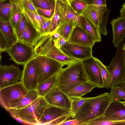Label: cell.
Segmentation results:
<instances>
[{
	"label": "cell",
	"instance_id": "14",
	"mask_svg": "<svg viewBox=\"0 0 125 125\" xmlns=\"http://www.w3.org/2000/svg\"><path fill=\"white\" fill-rule=\"evenodd\" d=\"M67 42L69 43L92 47L96 42L80 25L74 27Z\"/></svg>",
	"mask_w": 125,
	"mask_h": 125
},
{
	"label": "cell",
	"instance_id": "34",
	"mask_svg": "<svg viewBox=\"0 0 125 125\" xmlns=\"http://www.w3.org/2000/svg\"><path fill=\"white\" fill-rule=\"evenodd\" d=\"M69 3L73 9L81 15L88 5L83 0H70Z\"/></svg>",
	"mask_w": 125,
	"mask_h": 125
},
{
	"label": "cell",
	"instance_id": "30",
	"mask_svg": "<svg viewBox=\"0 0 125 125\" xmlns=\"http://www.w3.org/2000/svg\"><path fill=\"white\" fill-rule=\"evenodd\" d=\"M95 59L100 70L104 87L107 89L110 88L111 77L106 66L100 60L95 58Z\"/></svg>",
	"mask_w": 125,
	"mask_h": 125
},
{
	"label": "cell",
	"instance_id": "31",
	"mask_svg": "<svg viewBox=\"0 0 125 125\" xmlns=\"http://www.w3.org/2000/svg\"><path fill=\"white\" fill-rule=\"evenodd\" d=\"M71 102L70 111L72 118H75L79 110L88 97H69Z\"/></svg>",
	"mask_w": 125,
	"mask_h": 125
},
{
	"label": "cell",
	"instance_id": "21",
	"mask_svg": "<svg viewBox=\"0 0 125 125\" xmlns=\"http://www.w3.org/2000/svg\"><path fill=\"white\" fill-rule=\"evenodd\" d=\"M44 36L27 22L21 42L34 46L38 41Z\"/></svg>",
	"mask_w": 125,
	"mask_h": 125
},
{
	"label": "cell",
	"instance_id": "38",
	"mask_svg": "<svg viewBox=\"0 0 125 125\" xmlns=\"http://www.w3.org/2000/svg\"><path fill=\"white\" fill-rule=\"evenodd\" d=\"M72 118L71 112L68 114L61 116L51 122L48 125H59L62 123Z\"/></svg>",
	"mask_w": 125,
	"mask_h": 125
},
{
	"label": "cell",
	"instance_id": "28",
	"mask_svg": "<svg viewBox=\"0 0 125 125\" xmlns=\"http://www.w3.org/2000/svg\"><path fill=\"white\" fill-rule=\"evenodd\" d=\"M125 125V122L113 121L105 116L102 115L86 123L83 125Z\"/></svg>",
	"mask_w": 125,
	"mask_h": 125
},
{
	"label": "cell",
	"instance_id": "13",
	"mask_svg": "<svg viewBox=\"0 0 125 125\" xmlns=\"http://www.w3.org/2000/svg\"><path fill=\"white\" fill-rule=\"evenodd\" d=\"M48 104L63 109L70 110L69 98L56 86L44 97Z\"/></svg>",
	"mask_w": 125,
	"mask_h": 125
},
{
	"label": "cell",
	"instance_id": "1",
	"mask_svg": "<svg viewBox=\"0 0 125 125\" xmlns=\"http://www.w3.org/2000/svg\"><path fill=\"white\" fill-rule=\"evenodd\" d=\"M111 102L108 92L95 97H88L79 110L75 119L82 122L83 125L104 115Z\"/></svg>",
	"mask_w": 125,
	"mask_h": 125
},
{
	"label": "cell",
	"instance_id": "2",
	"mask_svg": "<svg viewBox=\"0 0 125 125\" xmlns=\"http://www.w3.org/2000/svg\"><path fill=\"white\" fill-rule=\"evenodd\" d=\"M87 81L82 61L77 60L59 72L56 86L67 94L77 86Z\"/></svg>",
	"mask_w": 125,
	"mask_h": 125
},
{
	"label": "cell",
	"instance_id": "46",
	"mask_svg": "<svg viewBox=\"0 0 125 125\" xmlns=\"http://www.w3.org/2000/svg\"><path fill=\"white\" fill-rule=\"evenodd\" d=\"M11 115L13 118L15 119V120H16L18 122L21 123H23L24 124H28L27 123L22 120L20 118L17 117L12 115Z\"/></svg>",
	"mask_w": 125,
	"mask_h": 125
},
{
	"label": "cell",
	"instance_id": "48",
	"mask_svg": "<svg viewBox=\"0 0 125 125\" xmlns=\"http://www.w3.org/2000/svg\"><path fill=\"white\" fill-rule=\"evenodd\" d=\"M123 56L124 65L125 72V50L123 51Z\"/></svg>",
	"mask_w": 125,
	"mask_h": 125
},
{
	"label": "cell",
	"instance_id": "50",
	"mask_svg": "<svg viewBox=\"0 0 125 125\" xmlns=\"http://www.w3.org/2000/svg\"><path fill=\"white\" fill-rule=\"evenodd\" d=\"M123 50H125V40L123 44Z\"/></svg>",
	"mask_w": 125,
	"mask_h": 125
},
{
	"label": "cell",
	"instance_id": "37",
	"mask_svg": "<svg viewBox=\"0 0 125 125\" xmlns=\"http://www.w3.org/2000/svg\"><path fill=\"white\" fill-rule=\"evenodd\" d=\"M35 6L44 9H49L53 0H31Z\"/></svg>",
	"mask_w": 125,
	"mask_h": 125
},
{
	"label": "cell",
	"instance_id": "11",
	"mask_svg": "<svg viewBox=\"0 0 125 125\" xmlns=\"http://www.w3.org/2000/svg\"><path fill=\"white\" fill-rule=\"evenodd\" d=\"M23 66L20 81L28 91L36 90L38 84V77L34 57Z\"/></svg>",
	"mask_w": 125,
	"mask_h": 125
},
{
	"label": "cell",
	"instance_id": "51",
	"mask_svg": "<svg viewBox=\"0 0 125 125\" xmlns=\"http://www.w3.org/2000/svg\"><path fill=\"white\" fill-rule=\"evenodd\" d=\"M121 102L125 106V100L123 101H121Z\"/></svg>",
	"mask_w": 125,
	"mask_h": 125
},
{
	"label": "cell",
	"instance_id": "8",
	"mask_svg": "<svg viewBox=\"0 0 125 125\" xmlns=\"http://www.w3.org/2000/svg\"><path fill=\"white\" fill-rule=\"evenodd\" d=\"M5 52L10 56V59L18 65H24L35 56L34 46L18 41Z\"/></svg>",
	"mask_w": 125,
	"mask_h": 125
},
{
	"label": "cell",
	"instance_id": "15",
	"mask_svg": "<svg viewBox=\"0 0 125 125\" xmlns=\"http://www.w3.org/2000/svg\"><path fill=\"white\" fill-rule=\"evenodd\" d=\"M70 112V110L60 108L48 104L39 121L38 125H48L52 121Z\"/></svg>",
	"mask_w": 125,
	"mask_h": 125
},
{
	"label": "cell",
	"instance_id": "35",
	"mask_svg": "<svg viewBox=\"0 0 125 125\" xmlns=\"http://www.w3.org/2000/svg\"><path fill=\"white\" fill-rule=\"evenodd\" d=\"M27 22L25 18L22 13L19 21L15 28L18 41L21 42Z\"/></svg>",
	"mask_w": 125,
	"mask_h": 125
},
{
	"label": "cell",
	"instance_id": "5",
	"mask_svg": "<svg viewBox=\"0 0 125 125\" xmlns=\"http://www.w3.org/2000/svg\"><path fill=\"white\" fill-rule=\"evenodd\" d=\"M38 84L59 72L65 65L52 58L43 56L34 57Z\"/></svg>",
	"mask_w": 125,
	"mask_h": 125
},
{
	"label": "cell",
	"instance_id": "17",
	"mask_svg": "<svg viewBox=\"0 0 125 125\" xmlns=\"http://www.w3.org/2000/svg\"><path fill=\"white\" fill-rule=\"evenodd\" d=\"M104 115L113 121L125 122V106L121 101L111 102Z\"/></svg>",
	"mask_w": 125,
	"mask_h": 125
},
{
	"label": "cell",
	"instance_id": "12",
	"mask_svg": "<svg viewBox=\"0 0 125 125\" xmlns=\"http://www.w3.org/2000/svg\"><path fill=\"white\" fill-rule=\"evenodd\" d=\"M92 48L67 42L61 49L69 56L77 60L82 61L93 56Z\"/></svg>",
	"mask_w": 125,
	"mask_h": 125
},
{
	"label": "cell",
	"instance_id": "29",
	"mask_svg": "<svg viewBox=\"0 0 125 125\" xmlns=\"http://www.w3.org/2000/svg\"><path fill=\"white\" fill-rule=\"evenodd\" d=\"M75 25L73 22H65L59 27L55 32L68 41Z\"/></svg>",
	"mask_w": 125,
	"mask_h": 125
},
{
	"label": "cell",
	"instance_id": "49",
	"mask_svg": "<svg viewBox=\"0 0 125 125\" xmlns=\"http://www.w3.org/2000/svg\"><path fill=\"white\" fill-rule=\"evenodd\" d=\"M63 3H67L69 2V0H59Z\"/></svg>",
	"mask_w": 125,
	"mask_h": 125
},
{
	"label": "cell",
	"instance_id": "27",
	"mask_svg": "<svg viewBox=\"0 0 125 125\" xmlns=\"http://www.w3.org/2000/svg\"><path fill=\"white\" fill-rule=\"evenodd\" d=\"M39 96L36 90H29L24 97L12 105L10 109H20L24 107L34 101Z\"/></svg>",
	"mask_w": 125,
	"mask_h": 125
},
{
	"label": "cell",
	"instance_id": "20",
	"mask_svg": "<svg viewBox=\"0 0 125 125\" xmlns=\"http://www.w3.org/2000/svg\"><path fill=\"white\" fill-rule=\"evenodd\" d=\"M62 3V17L59 27L65 22L72 21L74 23L75 26L79 25L81 15L73 9L69 2Z\"/></svg>",
	"mask_w": 125,
	"mask_h": 125
},
{
	"label": "cell",
	"instance_id": "22",
	"mask_svg": "<svg viewBox=\"0 0 125 125\" xmlns=\"http://www.w3.org/2000/svg\"><path fill=\"white\" fill-rule=\"evenodd\" d=\"M79 25L89 34L95 42H100L101 41V33L98 28L81 15Z\"/></svg>",
	"mask_w": 125,
	"mask_h": 125
},
{
	"label": "cell",
	"instance_id": "4",
	"mask_svg": "<svg viewBox=\"0 0 125 125\" xmlns=\"http://www.w3.org/2000/svg\"><path fill=\"white\" fill-rule=\"evenodd\" d=\"M110 11L107 9L106 6L90 4L88 5L81 15L98 27L101 33L106 36L108 33L106 25Z\"/></svg>",
	"mask_w": 125,
	"mask_h": 125
},
{
	"label": "cell",
	"instance_id": "6",
	"mask_svg": "<svg viewBox=\"0 0 125 125\" xmlns=\"http://www.w3.org/2000/svg\"><path fill=\"white\" fill-rule=\"evenodd\" d=\"M28 91L20 81L15 84L0 89L1 106L8 111L11 105L24 97Z\"/></svg>",
	"mask_w": 125,
	"mask_h": 125
},
{
	"label": "cell",
	"instance_id": "26",
	"mask_svg": "<svg viewBox=\"0 0 125 125\" xmlns=\"http://www.w3.org/2000/svg\"><path fill=\"white\" fill-rule=\"evenodd\" d=\"M96 87L94 84L87 81L77 86L66 94L69 97H81Z\"/></svg>",
	"mask_w": 125,
	"mask_h": 125
},
{
	"label": "cell",
	"instance_id": "42",
	"mask_svg": "<svg viewBox=\"0 0 125 125\" xmlns=\"http://www.w3.org/2000/svg\"><path fill=\"white\" fill-rule=\"evenodd\" d=\"M88 5L94 4L99 6H106V0H83Z\"/></svg>",
	"mask_w": 125,
	"mask_h": 125
},
{
	"label": "cell",
	"instance_id": "33",
	"mask_svg": "<svg viewBox=\"0 0 125 125\" xmlns=\"http://www.w3.org/2000/svg\"><path fill=\"white\" fill-rule=\"evenodd\" d=\"M13 4L10 1L9 3L1 2L0 5V20L10 21V13Z\"/></svg>",
	"mask_w": 125,
	"mask_h": 125
},
{
	"label": "cell",
	"instance_id": "10",
	"mask_svg": "<svg viewBox=\"0 0 125 125\" xmlns=\"http://www.w3.org/2000/svg\"><path fill=\"white\" fill-rule=\"evenodd\" d=\"M88 81L96 87H104L100 70L95 58L92 56L82 61Z\"/></svg>",
	"mask_w": 125,
	"mask_h": 125
},
{
	"label": "cell",
	"instance_id": "18",
	"mask_svg": "<svg viewBox=\"0 0 125 125\" xmlns=\"http://www.w3.org/2000/svg\"><path fill=\"white\" fill-rule=\"evenodd\" d=\"M0 31L8 48L18 41L15 29L10 21H0Z\"/></svg>",
	"mask_w": 125,
	"mask_h": 125
},
{
	"label": "cell",
	"instance_id": "3",
	"mask_svg": "<svg viewBox=\"0 0 125 125\" xmlns=\"http://www.w3.org/2000/svg\"><path fill=\"white\" fill-rule=\"evenodd\" d=\"M48 103L44 97L39 96L30 104L20 109L10 108V115L19 118L28 125H38Z\"/></svg>",
	"mask_w": 125,
	"mask_h": 125
},
{
	"label": "cell",
	"instance_id": "9",
	"mask_svg": "<svg viewBox=\"0 0 125 125\" xmlns=\"http://www.w3.org/2000/svg\"><path fill=\"white\" fill-rule=\"evenodd\" d=\"M22 75V71L14 65H0V89L17 83Z\"/></svg>",
	"mask_w": 125,
	"mask_h": 125
},
{
	"label": "cell",
	"instance_id": "40",
	"mask_svg": "<svg viewBox=\"0 0 125 125\" xmlns=\"http://www.w3.org/2000/svg\"><path fill=\"white\" fill-rule=\"evenodd\" d=\"M52 17L45 22L43 25L41 29L38 31L42 34L44 36L49 35L51 27Z\"/></svg>",
	"mask_w": 125,
	"mask_h": 125
},
{
	"label": "cell",
	"instance_id": "16",
	"mask_svg": "<svg viewBox=\"0 0 125 125\" xmlns=\"http://www.w3.org/2000/svg\"><path fill=\"white\" fill-rule=\"evenodd\" d=\"M111 23L113 31L112 42L114 46L117 47L125 37V18L119 16L113 19Z\"/></svg>",
	"mask_w": 125,
	"mask_h": 125
},
{
	"label": "cell",
	"instance_id": "47",
	"mask_svg": "<svg viewBox=\"0 0 125 125\" xmlns=\"http://www.w3.org/2000/svg\"><path fill=\"white\" fill-rule=\"evenodd\" d=\"M119 88L125 90V80H124L117 86Z\"/></svg>",
	"mask_w": 125,
	"mask_h": 125
},
{
	"label": "cell",
	"instance_id": "19",
	"mask_svg": "<svg viewBox=\"0 0 125 125\" xmlns=\"http://www.w3.org/2000/svg\"><path fill=\"white\" fill-rule=\"evenodd\" d=\"M22 13L27 22L38 31L43 24L51 18H47L38 13L27 10H24Z\"/></svg>",
	"mask_w": 125,
	"mask_h": 125
},
{
	"label": "cell",
	"instance_id": "44",
	"mask_svg": "<svg viewBox=\"0 0 125 125\" xmlns=\"http://www.w3.org/2000/svg\"><path fill=\"white\" fill-rule=\"evenodd\" d=\"M8 48L7 44L1 35L0 36V60L1 58V53L3 52H5L6 50Z\"/></svg>",
	"mask_w": 125,
	"mask_h": 125
},
{
	"label": "cell",
	"instance_id": "25",
	"mask_svg": "<svg viewBox=\"0 0 125 125\" xmlns=\"http://www.w3.org/2000/svg\"><path fill=\"white\" fill-rule=\"evenodd\" d=\"M22 0H10L13 4L10 13V21L15 29L19 23L22 12L24 10Z\"/></svg>",
	"mask_w": 125,
	"mask_h": 125
},
{
	"label": "cell",
	"instance_id": "36",
	"mask_svg": "<svg viewBox=\"0 0 125 125\" xmlns=\"http://www.w3.org/2000/svg\"><path fill=\"white\" fill-rule=\"evenodd\" d=\"M55 6V0H53L52 1L51 9H42L41 8L37 7V9L38 12H39L40 13L45 17L48 18H52Z\"/></svg>",
	"mask_w": 125,
	"mask_h": 125
},
{
	"label": "cell",
	"instance_id": "41",
	"mask_svg": "<svg viewBox=\"0 0 125 125\" xmlns=\"http://www.w3.org/2000/svg\"><path fill=\"white\" fill-rule=\"evenodd\" d=\"M53 41L55 46L57 48L61 49V47L67 42V41L61 36L56 38H53Z\"/></svg>",
	"mask_w": 125,
	"mask_h": 125
},
{
	"label": "cell",
	"instance_id": "32",
	"mask_svg": "<svg viewBox=\"0 0 125 125\" xmlns=\"http://www.w3.org/2000/svg\"><path fill=\"white\" fill-rule=\"evenodd\" d=\"M110 88L109 94L111 102H120L123 99L125 100V90L118 86H112Z\"/></svg>",
	"mask_w": 125,
	"mask_h": 125
},
{
	"label": "cell",
	"instance_id": "24",
	"mask_svg": "<svg viewBox=\"0 0 125 125\" xmlns=\"http://www.w3.org/2000/svg\"><path fill=\"white\" fill-rule=\"evenodd\" d=\"M62 12V2L59 0H55V10L52 18L49 35H53L56 32L61 23Z\"/></svg>",
	"mask_w": 125,
	"mask_h": 125
},
{
	"label": "cell",
	"instance_id": "43",
	"mask_svg": "<svg viewBox=\"0 0 125 125\" xmlns=\"http://www.w3.org/2000/svg\"><path fill=\"white\" fill-rule=\"evenodd\" d=\"M60 125H82L83 123L80 120L75 119H70L61 124Z\"/></svg>",
	"mask_w": 125,
	"mask_h": 125
},
{
	"label": "cell",
	"instance_id": "53",
	"mask_svg": "<svg viewBox=\"0 0 125 125\" xmlns=\"http://www.w3.org/2000/svg\"></svg>",
	"mask_w": 125,
	"mask_h": 125
},
{
	"label": "cell",
	"instance_id": "7",
	"mask_svg": "<svg viewBox=\"0 0 125 125\" xmlns=\"http://www.w3.org/2000/svg\"><path fill=\"white\" fill-rule=\"evenodd\" d=\"M124 39L117 47L116 54L110 64L106 66L111 76V87L117 86L125 79V72L123 56Z\"/></svg>",
	"mask_w": 125,
	"mask_h": 125
},
{
	"label": "cell",
	"instance_id": "45",
	"mask_svg": "<svg viewBox=\"0 0 125 125\" xmlns=\"http://www.w3.org/2000/svg\"><path fill=\"white\" fill-rule=\"evenodd\" d=\"M120 13L121 17L125 18V3L122 5V8L120 10Z\"/></svg>",
	"mask_w": 125,
	"mask_h": 125
},
{
	"label": "cell",
	"instance_id": "23",
	"mask_svg": "<svg viewBox=\"0 0 125 125\" xmlns=\"http://www.w3.org/2000/svg\"><path fill=\"white\" fill-rule=\"evenodd\" d=\"M58 73L38 84L36 90L39 96L44 97L56 86Z\"/></svg>",
	"mask_w": 125,
	"mask_h": 125
},
{
	"label": "cell",
	"instance_id": "39",
	"mask_svg": "<svg viewBox=\"0 0 125 125\" xmlns=\"http://www.w3.org/2000/svg\"><path fill=\"white\" fill-rule=\"evenodd\" d=\"M21 1L24 10L32 11L38 13L37 7L31 0H22Z\"/></svg>",
	"mask_w": 125,
	"mask_h": 125
},
{
	"label": "cell",
	"instance_id": "52",
	"mask_svg": "<svg viewBox=\"0 0 125 125\" xmlns=\"http://www.w3.org/2000/svg\"><path fill=\"white\" fill-rule=\"evenodd\" d=\"M1 2H2L6 0H0Z\"/></svg>",
	"mask_w": 125,
	"mask_h": 125
}]
</instances>
